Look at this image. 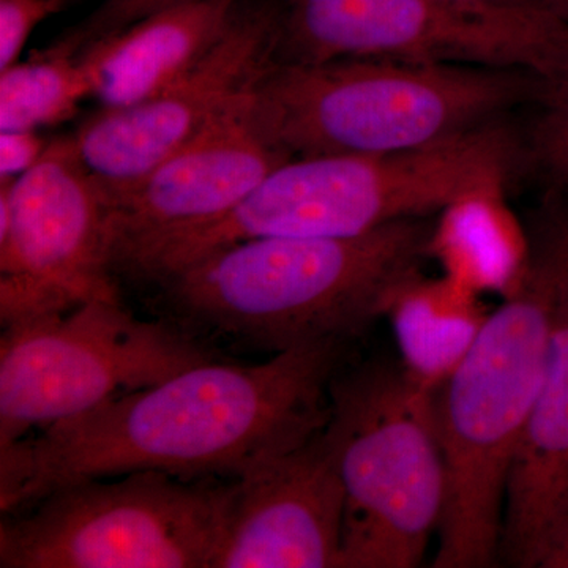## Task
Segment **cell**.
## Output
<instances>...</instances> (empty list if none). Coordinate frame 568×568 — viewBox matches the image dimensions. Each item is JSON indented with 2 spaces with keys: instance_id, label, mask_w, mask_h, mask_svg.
Wrapping results in <instances>:
<instances>
[{
  "instance_id": "8fae6325",
  "label": "cell",
  "mask_w": 568,
  "mask_h": 568,
  "mask_svg": "<svg viewBox=\"0 0 568 568\" xmlns=\"http://www.w3.org/2000/svg\"><path fill=\"white\" fill-rule=\"evenodd\" d=\"M252 95L132 189L112 197V265L140 246L216 222L291 160L257 129Z\"/></svg>"
},
{
  "instance_id": "8992f818",
  "label": "cell",
  "mask_w": 568,
  "mask_h": 568,
  "mask_svg": "<svg viewBox=\"0 0 568 568\" xmlns=\"http://www.w3.org/2000/svg\"><path fill=\"white\" fill-rule=\"evenodd\" d=\"M237 478L136 470L74 481L0 525L2 568H215Z\"/></svg>"
},
{
  "instance_id": "3957f363",
  "label": "cell",
  "mask_w": 568,
  "mask_h": 568,
  "mask_svg": "<svg viewBox=\"0 0 568 568\" xmlns=\"http://www.w3.org/2000/svg\"><path fill=\"white\" fill-rule=\"evenodd\" d=\"M436 216L355 237L237 242L160 280L182 327L282 353L323 339L353 342L422 280Z\"/></svg>"
},
{
  "instance_id": "2e32d148",
  "label": "cell",
  "mask_w": 568,
  "mask_h": 568,
  "mask_svg": "<svg viewBox=\"0 0 568 568\" xmlns=\"http://www.w3.org/2000/svg\"><path fill=\"white\" fill-rule=\"evenodd\" d=\"M532 129L534 168L545 174L548 186L568 185V70L549 82Z\"/></svg>"
},
{
  "instance_id": "d6986e66",
  "label": "cell",
  "mask_w": 568,
  "mask_h": 568,
  "mask_svg": "<svg viewBox=\"0 0 568 568\" xmlns=\"http://www.w3.org/2000/svg\"><path fill=\"white\" fill-rule=\"evenodd\" d=\"M51 141L36 130L0 132V182H11L29 173L43 159Z\"/></svg>"
},
{
  "instance_id": "7c38bea8",
  "label": "cell",
  "mask_w": 568,
  "mask_h": 568,
  "mask_svg": "<svg viewBox=\"0 0 568 568\" xmlns=\"http://www.w3.org/2000/svg\"><path fill=\"white\" fill-rule=\"evenodd\" d=\"M345 489L324 428L237 478L215 568H339Z\"/></svg>"
},
{
  "instance_id": "5b68a950",
  "label": "cell",
  "mask_w": 568,
  "mask_h": 568,
  "mask_svg": "<svg viewBox=\"0 0 568 568\" xmlns=\"http://www.w3.org/2000/svg\"><path fill=\"white\" fill-rule=\"evenodd\" d=\"M436 384L392 358L347 361L331 381L324 437L345 489L339 568L424 562L447 493Z\"/></svg>"
},
{
  "instance_id": "6da1fadb",
  "label": "cell",
  "mask_w": 568,
  "mask_h": 568,
  "mask_svg": "<svg viewBox=\"0 0 568 568\" xmlns=\"http://www.w3.org/2000/svg\"><path fill=\"white\" fill-rule=\"evenodd\" d=\"M351 342L290 347L263 364L209 361L0 447L3 517L54 489L136 470L235 480L327 424Z\"/></svg>"
},
{
  "instance_id": "7a4b0ae2",
  "label": "cell",
  "mask_w": 568,
  "mask_h": 568,
  "mask_svg": "<svg viewBox=\"0 0 568 568\" xmlns=\"http://www.w3.org/2000/svg\"><path fill=\"white\" fill-rule=\"evenodd\" d=\"M567 298L568 186H548L510 293L436 384L447 493L435 568L499 562L508 477Z\"/></svg>"
},
{
  "instance_id": "5bb4252c",
  "label": "cell",
  "mask_w": 568,
  "mask_h": 568,
  "mask_svg": "<svg viewBox=\"0 0 568 568\" xmlns=\"http://www.w3.org/2000/svg\"><path fill=\"white\" fill-rule=\"evenodd\" d=\"M246 0H186L81 48L100 108L155 95L196 65L233 24Z\"/></svg>"
},
{
  "instance_id": "9c48e42d",
  "label": "cell",
  "mask_w": 568,
  "mask_h": 568,
  "mask_svg": "<svg viewBox=\"0 0 568 568\" xmlns=\"http://www.w3.org/2000/svg\"><path fill=\"white\" fill-rule=\"evenodd\" d=\"M114 204L70 136L17 181L0 182L2 328L121 301L114 280Z\"/></svg>"
},
{
  "instance_id": "ac0fdd59",
  "label": "cell",
  "mask_w": 568,
  "mask_h": 568,
  "mask_svg": "<svg viewBox=\"0 0 568 568\" xmlns=\"http://www.w3.org/2000/svg\"><path fill=\"white\" fill-rule=\"evenodd\" d=\"M181 2H186V0H102L100 6L92 11L91 17L82 21L70 33L78 40L81 48H84L85 44L102 39L108 33L119 31V29L148 17L153 11L166 9V7Z\"/></svg>"
},
{
  "instance_id": "7402d4cb",
  "label": "cell",
  "mask_w": 568,
  "mask_h": 568,
  "mask_svg": "<svg viewBox=\"0 0 568 568\" xmlns=\"http://www.w3.org/2000/svg\"><path fill=\"white\" fill-rule=\"evenodd\" d=\"M545 9L568 22V0H544Z\"/></svg>"
},
{
  "instance_id": "30bf717a",
  "label": "cell",
  "mask_w": 568,
  "mask_h": 568,
  "mask_svg": "<svg viewBox=\"0 0 568 568\" xmlns=\"http://www.w3.org/2000/svg\"><path fill=\"white\" fill-rule=\"evenodd\" d=\"M278 2L246 0L219 43L155 95L99 108L71 134L74 151L111 197L136 185L235 104L275 62Z\"/></svg>"
},
{
  "instance_id": "52a82bcc",
  "label": "cell",
  "mask_w": 568,
  "mask_h": 568,
  "mask_svg": "<svg viewBox=\"0 0 568 568\" xmlns=\"http://www.w3.org/2000/svg\"><path fill=\"white\" fill-rule=\"evenodd\" d=\"M213 358L182 325L138 320L121 301L6 327L0 447Z\"/></svg>"
},
{
  "instance_id": "277c9868",
  "label": "cell",
  "mask_w": 568,
  "mask_h": 568,
  "mask_svg": "<svg viewBox=\"0 0 568 568\" xmlns=\"http://www.w3.org/2000/svg\"><path fill=\"white\" fill-rule=\"evenodd\" d=\"M549 81L518 67L342 59L272 63L252 95L290 159L410 151L540 108Z\"/></svg>"
},
{
  "instance_id": "ba28073f",
  "label": "cell",
  "mask_w": 568,
  "mask_h": 568,
  "mask_svg": "<svg viewBox=\"0 0 568 568\" xmlns=\"http://www.w3.org/2000/svg\"><path fill=\"white\" fill-rule=\"evenodd\" d=\"M276 63L388 59L568 70V22L548 10L455 0H276Z\"/></svg>"
},
{
  "instance_id": "e0dca14e",
  "label": "cell",
  "mask_w": 568,
  "mask_h": 568,
  "mask_svg": "<svg viewBox=\"0 0 568 568\" xmlns=\"http://www.w3.org/2000/svg\"><path fill=\"white\" fill-rule=\"evenodd\" d=\"M73 2L77 0H0V71L20 61L41 22Z\"/></svg>"
},
{
  "instance_id": "9a60e30c",
  "label": "cell",
  "mask_w": 568,
  "mask_h": 568,
  "mask_svg": "<svg viewBox=\"0 0 568 568\" xmlns=\"http://www.w3.org/2000/svg\"><path fill=\"white\" fill-rule=\"evenodd\" d=\"M92 82L81 44L69 32L55 43L0 71V132L40 130L70 121Z\"/></svg>"
},
{
  "instance_id": "ffe728a7",
  "label": "cell",
  "mask_w": 568,
  "mask_h": 568,
  "mask_svg": "<svg viewBox=\"0 0 568 568\" xmlns=\"http://www.w3.org/2000/svg\"><path fill=\"white\" fill-rule=\"evenodd\" d=\"M540 568H568V521L552 540Z\"/></svg>"
},
{
  "instance_id": "44dd1931",
  "label": "cell",
  "mask_w": 568,
  "mask_h": 568,
  "mask_svg": "<svg viewBox=\"0 0 568 568\" xmlns=\"http://www.w3.org/2000/svg\"><path fill=\"white\" fill-rule=\"evenodd\" d=\"M455 2L474 3V6L506 7V9L547 10L544 0H455Z\"/></svg>"
},
{
  "instance_id": "4fadbf2b",
  "label": "cell",
  "mask_w": 568,
  "mask_h": 568,
  "mask_svg": "<svg viewBox=\"0 0 568 568\" xmlns=\"http://www.w3.org/2000/svg\"><path fill=\"white\" fill-rule=\"evenodd\" d=\"M568 521V298L508 477L499 562L540 567Z\"/></svg>"
}]
</instances>
